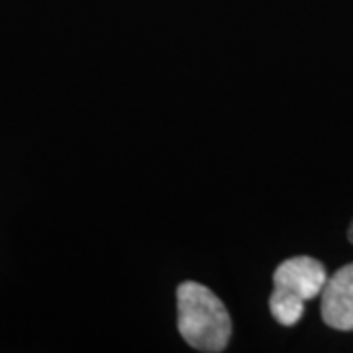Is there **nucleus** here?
<instances>
[{"mask_svg": "<svg viewBox=\"0 0 353 353\" xmlns=\"http://www.w3.org/2000/svg\"><path fill=\"white\" fill-rule=\"evenodd\" d=\"M269 310L283 326H294L304 314V301L287 290L275 289L269 299Z\"/></svg>", "mask_w": 353, "mask_h": 353, "instance_id": "obj_4", "label": "nucleus"}, {"mask_svg": "<svg viewBox=\"0 0 353 353\" xmlns=\"http://www.w3.org/2000/svg\"><path fill=\"white\" fill-rule=\"evenodd\" d=\"M326 281H328L326 267L308 255H299L283 261L273 275L275 289L287 290L290 294L303 299L304 303L320 296Z\"/></svg>", "mask_w": 353, "mask_h": 353, "instance_id": "obj_2", "label": "nucleus"}, {"mask_svg": "<svg viewBox=\"0 0 353 353\" xmlns=\"http://www.w3.org/2000/svg\"><path fill=\"white\" fill-rule=\"evenodd\" d=\"M176 324L183 340L199 352L226 350L232 318L224 303L208 287L185 281L176 289Z\"/></svg>", "mask_w": 353, "mask_h": 353, "instance_id": "obj_1", "label": "nucleus"}, {"mask_svg": "<svg viewBox=\"0 0 353 353\" xmlns=\"http://www.w3.org/2000/svg\"><path fill=\"white\" fill-rule=\"evenodd\" d=\"M347 240L353 243V222H352V226H350V230H347Z\"/></svg>", "mask_w": 353, "mask_h": 353, "instance_id": "obj_5", "label": "nucleus"}, {"mask_svg": "<svg viewBox=\"0 0 353 353\" xmlns=\"http://www.w3.org/2000/svg\"><path fill=\"white\" fill-rule=\"evenodd\" d=\"M322 318L330 328L353 330V263L338 269L322 290Z\"/></svg>", "mask_w": 353, "mask_h": 353, "instance_id": "obj_3", "label": "nucleus"}]
</instances>
